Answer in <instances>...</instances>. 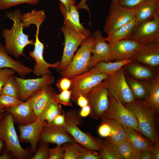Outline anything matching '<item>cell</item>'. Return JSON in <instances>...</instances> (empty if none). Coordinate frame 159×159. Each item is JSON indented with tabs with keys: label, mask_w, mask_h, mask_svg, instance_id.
<instances>
[{
	"label": "cell",
	"mask_w": 159,
	"mask_h": 159,
	"mask_svg": "<svg viewBox=\"0 0 159 159\" xmlns=\"http://www.w3.org/2000/svg\"><path fill=\"white\" fill-rule=\"evenodd\" d=\"M8 18L13 21L14 24L11 29H5L2 34L5 38V48L8 53L18 58L23 54V50L28 45H33V39L29 40V35L23 32L24 27L21 20L22 15L21 11L17 9L14 11L7 13Z\"/></svg>",
	"instance_id": "1"
},
{
	"label": "cell",
	"mask_w": 159,
	"mask_h": 159,
	"mask_svg": "<svg viewBox=\"0 0 159 159\" xmlns=\"http://www.w3.org/2000/svg\"><path fill=\"white\" fill-rule=\"evenodd\" d=\"M61 30L64 36V45L61 60L56 69L58 72L67 68L79 46L91 34L89 30L80 29L65 19Z\"/></svg>",
	"instance_id": "2"
},
{
	"label": "cell",
	"mask_w": 159,
	"mask_h": 159,
	"mask_svg": "<svg viewBox=\"0 0 159 159\" xmlns=\"http://www.w3.org/2000/svg\"><path fill=\"white\" fill-rule=\"evenodd\" d=\"M125 106L134 114L138 122L140 133L153 143L159 141L156 129V112L146 100L137 99Z\"/></svg>",
	"instance_id": "3"
},
{
	"label": "cell",
	"mask_w": 159,
	"mask_h": 159,
	"mask_svg": "<svg viewBox=\"0 0 159 159\" xmlns=\"http://www.w3.org/2000/svg\"><path fill=\"white\" fill-rule=\"evenodd\" d=\"M11 115L5 112L0 119V139L5 143V149L11 152L15 158L29 159L30 149H24L21 145Z\"/></svg>",
	"instance_id": "4"
},
{
	"label": "cell",
	"mask_w": 159,
	"mask_h": 159,
	"mask_svg": "<svg viewBox=\"0 0 159 159\" xmlns=\"http://www.w3.org/2000/svg\"><path fill=\"white\" fill-rule=\"evenodd\" d=\"M65 129L71 135L76 143L86 148L100 151V149L96 138L89 133L81 130L78 125H82L83 122L79 112L74 110L64 112Z\"/></svg>",
	"instance_id": "5"
},
{
	"label": "cell",
	"mask_w": 159,
	"mask_h": 159,
	"mask_svg": "<svg viewBox=\"0 0 159 159\" xmlns=\"http://www.w3.org/2000/svg\"><path fill=\"white\" fill-rule=\"evenodd\" d=\"M93 43V35L90 34L81 44L69 65L59 72L60 75L71 79L88 70Z\"/></svg>",
	"instance_id": "6"
},
{
	"label": "cell",
	"mask_w": 159,
	"mask_h": 159,
	"mask_svg": "<svg viewBox=\"0 0 159 159\" xmlns=\"http://www.w3.org/2000/svg\"><path fill=\"white\" fill-rule=\"evenodd\" d=\"M109 95V107L101 117L102 121L114 120L122 126L132 128L140 133L138 121L133 113L117 99Z\"/></svg>",
	"instance_id": "7"
},
{
	"label": "cell",
	"mask_w": 159,
	"mask_h": 159,
	"mask_svg": "<svg viewBox=\"0 0 159 159\" xmlns=\"http://www.w3.org/2000/svg\"><path fill=\"white\" fill-rule=\"evenodd\" d=\"M107 77L85 96L91 109L89 116L93 119L97 120L101 117L108 107L109 95L107 87Z\"/></svg>",
	"instance_id": "8"
},
{
	"label": "cell",
	"mask_w": 159,
	"mask_h": 159,
	"mask_svg": "<svg viewBox=\"0 0 159 159\" xmlns=\"http://www.w3.org/2000/svg\"><path fill=\"white\" fill-rule=\"evenodd\" d=\"M123 68L108 76L107 87L109 94L125 105L132 102L135 98L126 81L125 68Z\"/></svg>",
	"instance_id": "9"
},
{
	"label": "cell",
	"mask_w": 159,
	"mask_h": 159,
	"mask_svg": "<svg viewBox=\"0 0 159 159\" xmlns=\"http://www.w3.org/2000/svg\"><path fill=\"white\" fill-rule=\"evenodd\" d=\"M109 75L101 73L86 74L83 73L71 78V100L76 102L81 95L85 96L95 87L107 78Z\"/></svg>",
	"instance_id": "10"
},
{
	"label": "cell",
	"mask_w": 159,
	"mask_h": 159,
	"mask_svg": "<svg viewBox=\"0 0 159 159\" xmlns=\"http://www.w3.org/2000/svg\"><path fill=\"white\" fill-rule=\"evenodd\" d=\"M135 8L128 9L112 1L104 30L107 35L134 19Z\"/></svg>",
	"instance_id": "11"
},
{
	"label": "cell",
	"mask_w": 159,
	"mask_h": 159,
	"mask_svg": "<svg viewBox=\"0 0 159 159\" xmlns=\"http://www.w3.org/2000/svg\"><path fill=\"white\" fill-rule=\"evenodd\" d=\"M127 39L145 45L159 43V15L151 20L136 24Z\"/></svg>",
	"instance_id": "12"
},
{
	"label": "cell",
	"mask_w": 159,
	"mask_h": 159,
	"mask_svg": "<svg viewBox=\"0 0 159 159\" xmlns=\"http://www.w3.org/2000/svg\"><path fill=\"white\" fill-rule=\"evenodd\" d=\"M56 94L54 89L49 85L35 92L28 98L27 100L37 119H44L45 112L51 103L55 101Z\"/></svg>",
	"instance_id": "13"
},
{
	"label": "cell",
	"mask_w": 159,
	"mask_h": 159,
	"mask_svg": "<svg viewBox=\"0 0 159 159\" xmlns=\"http://www.w3.org/2000/svg\"><path fill=\"white\" fill-rule=\"evenodd\" d=\"M108 43L111 51L110 62L114 60L121 61L132 58L145 45L129 39Z\"/></svg>",
	"instance_id": "14"
},
{
	"label": "cell",
	"mask_w": 159,
	"mask_h": 159,
	"mask_svg": "<svg viewBox=\"0 0 159 159\" xmlns=\"http://www.w3.org/2000/svg\"><path fill=\"white\" fill-rule=\"evenodd\" d=\"M37 27L34 49L32 52H29V54L35 61L32 72L36 76L41 77L46 75L51 74L52 73L49 68L51 67L56 69L58 67L60 61L50 64L44 59L43 56L44 44L40 41L38 37L40 26Z\"/></svg>",
	"instance_id": "15"
},
{
	"label": "cell",
	"mask_w": 159,
	"mask_h": 159,
	"mask_svg": "<svg viewBox=\"0 0 159 159\" xmlns=\"http://www.w3.org/2000/svg\"><path fill=\"white\" fill-rule=\"evenodd\" d=\"M20 90L19 99L26 101L34 92L41 88L51 85L54 81L51 74L46 75L36 79H24L14 76Z\"/></svg>",
	"instance_id": "16"
},
{
	"label": "cell",
	"mask_w": 159,
	"mask_h": 159,
	"mask_svg": "<svg viewBox=\"0 0 159 159\" xmlns=\"http://www.w3.org/2000/svg\"><path fill=\"white\" fill-rule=\"evenodd\" d=\"M62 145L67 142L75 143L71 135L63 126H56L47 123L43 128L39 143Z\"/></svg>",
	"instance_id": "17"
},
{
	"label": "cell",
	"mask_w": 159,
	"mask_h": 159,
	"mask_svg": "<svg viewBox=\"0 0 159 159\" xmlns=\"http://www.w3.org/2000/svg\"><path fill=\"white\" fill-rule=\"evenodd\" d=\"M47 123L44 119H37L27 125H18L20 132L19 139L22 141L30 143V152L31 154L36 151L42 130Z\"/></svg>",
	"instance_id": "18"
},
{
	"label": "cell",
	"mask_w": 159,
	"mask_h": 159,
	"mask_svg": "<svg viewBox=\"0 0 159 159\" xmlns=\"http://www.w3.org/2000/svg\"><path fill=\"white\" fill-rule=\"evenodd\" d=\"M94 43L91 49L92 55L89 68L92 67L102 62H110L111 51L110 46L103 37L99 30L95 31L93 34Z\"/></svg>",
	"instance_id": "19"
},
{
	"label": "cell",
	"mask_w": 159,
	"mask_h": 159,
	"mask_svg": "<svg viewBox=\"0 0 159 159\" xmlns=\"http://www.w3.org/2000/svg\"><path fill=\"white\" fill-rule=\"evenodd\" d=\"M10 113L14 122L19 125H25L37 119L28 100L15 106L4 108Z\"/></svg>",
	"instance_id": "20"
},
{
	"label": "cell",
	"mask_w": 159,
	"mask_h": 159,
	"mask_svg": "<svg viewBox=\"0 0 159 159\" xmlns=\"http://www.w3.org/2000/svg\"><path fill=\"white\" fill-rule=\"evenodd\" d=\"M132 58L133 61L148 66L158 67L159 65V43L145 45Z\"/></svg>",
	"instance_id": "21"
},
{
	"label": "cell",
	"mask_w": 159,
	"mask_h": 159,
	"mask_svg": "<svg viewBox=\"0 0 159 159\" xmlns=\"http://www.w3.org/2000/svg\"><path fill=\"white\" fill-rule=\"evenodd\" d=\"M159 15V0H148L135 8L136 24L151 20Z\"/></svg>",
	"instance_id": "22"
},
{
	"label": "cell",
	"mask_w": 159,
	"mask_h": 159,
	"mask_svg": "<svg viewBox=\"0 0 159 159\" xmlns=\"http://www.w3.org/2000/svg\"><path fill=\"white\" fill-rule=\"evenodd\" d=\"M0 68H8L13 69L20 77L24 78L25 76L33 72V69L24 65L19 61L14 60L0 43Z\"/></svg>",
	"instance_id": "23"
},
{
	"label": "cell",
	"mask_w": 159,
	"mask_h": 159,
	"mask_svg": "<svg viewBox=\"0 0 159 159\" xmlns=\"http://www.w3.org/2000/svg\"><path fill=\"white\" fill-rule=\"evenodd\" d=\"M133 61L132 58L114 62L102 61L83 73L86 74L101 73L109 75L115 73L125 66Z\"/></svg>",
	"instance_id": "24"
},
{
	"label": "cell",
	"mask_w": 159,
	"mask_h": 159,
	"mask_svg": "<svg viewBox=\"0 0 159 159\" xmlns=\"http://www.w3.org/2000/svg\"><path fill=\"white\" fill-rule=\"evenodd\" d=\"M126 65L129 73L136 79L151 81L159 75L153 69L134 61Z\"/></svg>",
	"instance_id": "25"
},
{
	"label": "cell",
	"mask_w": 159,
	"mask_h": 159,
	"mask_svg": "<svg viewBox=\"0 0 159 159\" xmlns=\"http://www.w3.org/2000/svg\"><path fill=\"white\" fill-rule=\"evenodd\" d=\"M122 127L128 135L129 142L136 151L141 150L151 151L153 144L150 141L142 136L133 128Z\"/></svg>",
	"instance_id": "26"
},
{
	"label": "cell",
	"mask_w": 159,
	"mask_h": 159,
	"mask_svg": "<svg viewBox=\"0 0 159 159\" xmlns=\"http://www.w3.org/2000/svg\"><path fill=\"white\" fill-rule=\"evenodd\" d=\"M103 122L108 123L111 130L110 135L106 139L116 145L125 140L129 142L128 135L120 123L113 120L102 121V122Z\"/></svg>",
	"instance_id": "27"
},
{
	"label": "cell",
	"mask_w": 159,
	"mask_h": 159,
	"mask_svg": "<svg viewBox=\"0 0 159 159\" xmlns=\"http://www.w3.org/2000/svg\"><path fill=\"white\" fill-rule=\"evenodd\" d=\"M102 159H123L118 151L117 146L107 139L103 140L96 138Z\"/></svg>",
	"instance_id": "28"
},
{
	"label": "cell",
	"mask_w": 159,
	"mask_h": 159,
	"mask_svg": "<svg viewBox=\"0 0 159 159\" xmlns=\"http://www.w3.org/2000/svg\"><path fill=\"white\" fill-rule=\"evenodd\" d=\"M127 83L135 99L143 100L147 98L150 85L148 86L132 77L125 76Z\"/></svg>",
	"instance_id": "29"
},
{
	"label": "cell",
	"mask_w": 159,
	"mask_h": 159,
	"mask_svg": "<svg viewBox=\"0 0 159 159\" xmlns=\"http://www.w3.org/2000/svg\"><path fill=\"white\" fill-rule=\"evenodd\" d=\"M136 24V23L134 19L107 35L104 39L109 43L127 39Z\"/></svg>",
	"instance_id": "30"
},
{
	"label": "cell",
	"mask_w": 159,
	"mask_h": 159,
	"mask_svg": "<svg viewBox=\"0 0 159 159\" xmlns=\"http://www.w3.org/2000/svg\"><path fill=\"white\" fill-rule=\"evenodd\" d=\"M146 101L156 112L159 109V76L151 81Z\"/></svg>",
	"instance_id": "31"
},
{
	"label": "cell",
	"mask_w": 159,
	"mask_h": 159,
	"mask_svg": "<svg viewBox=\"0 0 159 159\" xmlns=\"http://www.w3.org/2000/svg\"><path fill=\"white\" fill-rule=\"evenodd\" d=\"M44 10H34L30 12L22 15L21 20L24 27H28L31 24L40 26L46 18Z\"/></svg>",
	"instance_id": "32"
},
{
	"label": "cell",
	"mask_w": 159,
	"mask_h": 159,
	"mask_svg": "<svg viewBox=\"0 0 159 159\" xmlns=\"http://www.w3.org/2000/svg\"><path fill=\"white\" fill-rule=\"evenodd\" d=\"M59 6L64 19L69 20L80 29L82 30L85 29L80 23L79 14L76 6L75 5H71L68 11H66L64 5L61 2L59 4Z\"/></svg>",
	"instance_id": "33"
},
{
	"label": "cell",
	"mask_w": 159,
	"mask_h": 159,
	"mask_svg": "<svg viewBox=\"0 0 159 159\" xmlns=\"http://www.w3.org/2000/svg\"><path fill=\"white\" fill-rule=\"evenodd\" d=\"M0 94H5L14 96L19 99L20 90L14 75L10 76L2 87Z\"/></svg>",
	"instance_id": "34"
},
{
	"label": "cell",
	"mask_w": 159,
	"mask_h": 159,
	"mask_svg": "<svg viewBox=\"0 0 159 159\" xmlns=\"http://www.w3.org/2000/svg\"><path fill=\"white\" fill-rule=\"evenodd\" d=\"M117 146L123 159H135L136 151L130 142L125 140Z\"/></svg>",
	"instance_id": "35"
},
{
	"label": "cell",
	"mask_w": 159,
	"mask_h": 159,
	"mask_svg": "<svg viewBox=\"0 0 159 159\" xmlns=\"http://www.w3.org/2000/svg\"><path fill=\"white\" fill-rule=\"evenodd\" d=\"M64 112L60 105L54 101L51 103L47 109L44 115V119L48 123L51 124L56 116L63 114Z\"/></svg>",
	"instance_id": "36"
},
{
	"label": "cell",
	"mask_w": 159,
	"mask_h": 159,
	"mask_svg": "<svg viewBox=\"0 0 159 159\" xmlns=\"http://www.w3.org/2000/svg\"><path fill=\"white\" fill-rule=\"evenodd\" d=\"M62 145L64 151V159H78L80 152L79 143L67 142Z\"/></svg>",
	"instance_id": "37"
},
{
	"label": "cell",
	"mask_w": 159,
	"mask_h": 159,
	"mask_svg": "<svg viewBox=\"0 0 159 159\" xmlns=\"http://www.w3.org/2000/svg\"><path fill=\"white\" fill-rule=\"evenodd\" d=\"M23 102L14 96L5 94H0V105L4 108L13 107Z\"/></svg>",
	"instance_id": "38"
},
{
	"label": "cell",
	"mask_w": 159,
	"mask_h": 159,
	"mask_svg": "<svg viewBox=\"0 0 159 159\" xmlns=\"http://www.w3.org/2000/svg\"><path fill=\"white\" fill-rule=\"evenodd\" d=\"M39 1L40 0H0V9L9 8L23 3L34 5L37 4Z\"/></svg>",
	"instance_id": "39"
},
{
	"label": "cell",
	"mask_w": 159,
	"mask_h": 159,
	"mask_svg": "<svg viewBox=\"0 0 159 159\" xmlns=\"http://www.w3.org/2000/svg\"><path fill=\"white\" fill-rule=\"evenodd\" d=\"M39 143L38 148L34 155L30 157L29 159H49V143L45 142Z\"/></svg>",
	"instance_id": "40"
},
{
	"label": "cell",
	"mask_w": 159,
	"mask_h": 159,
	"mask_svg": "<svg viewBox=\"0 0 159 159\" xmlns=\"http://www.w3.org/2000/svg\"><path fill=\"white\" fill-rule=\"evenodd\" d=\"M71 91L70 90L63 91L55 97V101L57 103L65 106L72 107L71 101Z\"/></svg>",
	"instance_id": "41"
},
{
	"label": "cell",
	"mask_w": 159,
	"mask_h": 159,
	"mask_svg": "<svg viewBox=\"0 0 159 159\" xmlns=\"http://www.w3.org/2000/svg\"><path fill=\"white\" fill-rule=\"evenodd\" d=\"M80 152L78 159H101L100 153L88 150L79 144Z\"/></svg>",
	"instance_id": "42"
},
{
	"label": "cell",
	"mask_w": 159,
	"mask_h": 159,
	"mask_svg": "<svg viewBox=\"0 0 159 159\" xmlns=\"http://www.w3.org/2000/svg\"><path fill=\"white\" fill-rule=\"evenodd\" d=\"M64 155L62 145H57L54 148L49 149V159H64Z\"/></svg>",
	"instance_id": "43"
},
{
	"label": "cell",
	"mask_w": 159,
	"mask_h": 159,
	"mask_svg": "<svg viewBox=\"0 0 159 159\" xmlns=\"http://www.w3.org/2000/svg\"><path fill=\"white\" fill-rule=\"evenodd\" d=\"M15 72L8 68H0V92L1 90L9 77L14 75Z\"/></svg>",
	"instance_id": "44"
},
{
	"label": "cell",
	"mask_w": 159,
	"mask_h": 159,
	"mask_svg": "<svg viewBox=\"0 0 159 159\" xmlns=\"http://www.w3.org/2000/svg\"><path fill=\"white\" fill-rule=\"evenodd\" d=\"M148 0H118V4L128 9L135 8Z\"/></svg>",
	"instance_id": "45"
},
{
	"label": "cell",
	"mask_w": 159,
	"mask_h": 159,
	"mask_svg": "<svg viewBox=\"0 0 159 159\" xmlns=\"http://www.w3.org/2000/svg\"><path fill=\"white\" fill-rule=\"evenodd\" d=\"M71 85V81L70 78L62 76L57 81L56 86L59 91L69 90Z\"/></svg>",
	"instance_id": "46"
},
{
	"label": "cell",
	"mask_w": 159,
	"mask_h": 159,
	"mask_svg": "<svg viewBox=\"0 0 159 159\" xmlns=\"http://www.w3.org/2000/svg\"><path fill=\"white\" fill-rule=\"evenodd\" d=\"M111 130L109 124L105 122H102L99 127L98 132L99 135L102 137H108L111 135Z\"/></svg>",
	"instance_id": "47"
},
{
	"label": "cell",
	"mask_w": 159,
	"mask_h": 159,
	"mask_svg": "<svg viewBox=\"0 0 159 159\" xmlns=\"http://www.w3.org/2000/svg\"><path fill=\"white\" fill-rule=\"evenodd\" d=\"M135 159H153L151 152L147 150L136 151Z\"/></svg>",
	"instance_id": "48"
},
{
	"label": "cell",
	"mask_w": 159,
	"mask_h": 159,
	"mask_svg": "<svg viewBox=\"0 0 159 159\" xmlns=\"http://www.w3.org/2000/svg\"><path fill=\"white\" fill-rule=\"evenodd\" d=\"M51 124L56 126H63L65 124L64 113L56 116L53 120Z\"/></svg>",
	"instance_id": "49"
},
{
	"label": "cell",
	"mask_w": 159,
	"mask_h": 159,
	"mask_svg": "<svg viewBox=\"0 0 159 159\" xmlns=\"http://www.w3.org/2000/svg\"><path fill=\"white\" fill-rule=\"evenodd\" d=\"M151 152L153 159H159V143L158 141L153 144Z\"/></svg>",
	"instance_id": "50"
},
{
	"label": "cell",
	"mask_w": 159,
	"mask_h": 159,
	"mask_svg": "<svg viewBox=\"0 0 159 159\" xmlns=\"http://www.w3.org/2000/svg\"><path fill=\"white\" fill-rule=\"evenodd\" d=\"M80 107H83L88 105V101L86 97L80 95L78 98L76 102Z\"/></svg>",
	"instance_id": "51"
},
{
	"label": "cell",
	"mask_w": 159,
	"mask_h": 159,
	"mask_svg": "<svg viewBox=\"0 0 159 159\" xmlns=\"http://www.w3.org/2000/svg\"><path fill=\"white\" fill-rule=\"evenodd\" d=\"M87 0H81L78 4L76 6L78 10L80 9H84L87 10L89 12L90 11L88 6L86 4V1ZM116 4H117L118 0H111Z\"/></svg>",
	"instance_id": "52"
},
{
	"label": "cell",
	"mask_w": 159,
	"mask_h": 159,
	"mask_svg": "<svg viewBox=\"0 0 159 159\" xmlns=\"http://www.w3.org/2000/svg\"><path fill=\"white\" fill-rule=\"evenodd\" d=\"M91 111L90 106L88 105L81 108L79 114L82 117H85L89 115Z\"/></svg>",
	"instance_id": "53"
},
{
	"label": "cell",
	"mask_w": 159,
	"mask_h": 159,
	"mask_svg": "<svg viewBox=\"0 0 159 159\" xmlns=\"http://www.w3.org/2000/svg\"><path fill=\"white\" fill-rule=\"evenodd\" d=\"M64 5L67 11H69L70 6L76 4L75 0H59Z\"/></svg>",
	"instance_id": "54"
},
{
	"label": "cell",
	"mask_w": 159,
	"mask_h": 159,
	"mask_svg": "<svg viewBox=\"0 0 159 159\" xmlns=\"http://www.w3.org/2000/svg\"><path fill=\"white\" fill-rule=\"evenodd\" d=\"M15 158V157L10 151L4 149V152L0 155V159H13Z\"/></svg>",
	"instance_id": "55"
},
{
	"label": "cell",
	"mask_w": 159,
	"mask_h": 159,
	"mask_svg": "<svg viewBox=\"0 0 159 159\" xmlns=\"http://www.w3.org/2000/svg\"><path fill=\"white\" fill-rule=\"evenodd\" d=\"M5 113H4L0 117V119L5 114ZM4 147V144L2 140L0 139V153L2 151Z\"/></svg>",
	"instance_id": "56"
},
{
	"label": "cell",
	"mask_w": 159,
	"mask_h": 159,
	"mask_svg": "<svg viewBox=\"0 0 159 159\" xmlns=\"http://www.w3.org/2000/svg\"><path fill=\"white\" fill-rule=\"evenodd\" d=\"M4 110V108L2 107L0 105V117L3 114Z\"/></svg>",
	"instance_id": "57"
},
{
	"label": "cell",
	"mask_w": 159,
	"mask_h": 159,
	"mask_svg": "<svg viewBox=\"0 0 159 159\" xmlns=\"http://www.w3.org/2000/svg\"></svg>",
	"instance_id": "58"
}]
</instances>
